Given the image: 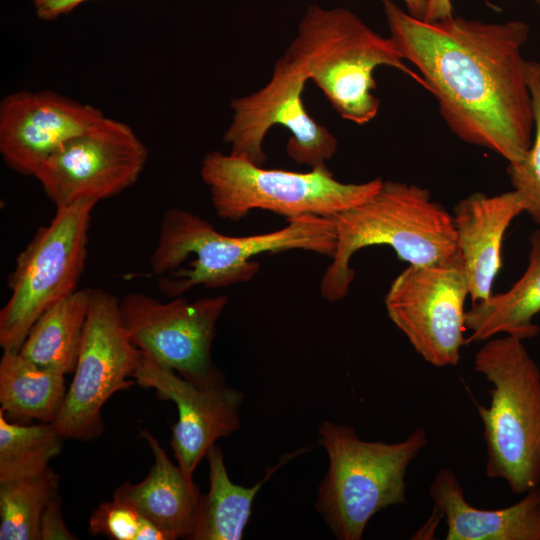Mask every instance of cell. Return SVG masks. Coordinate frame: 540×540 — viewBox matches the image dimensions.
Instances as JSON below:
<instances>
[{
    "instance_id": "6da1fadb",
    "label": "cell",
    "mask_w": 540,
    "mask_h": 540,
    "mask_svg": "<svg viewBox=\"0 0 540 540\" xmlns=\"http://www.w3.org/2000/svg\"><path fill=\"white\" fill-rule=\"evenodd\" d=\"M392 40L413 64L462 141L521 162L534 131L522 50L530 36L522 20L487 23L462 17L425 21L393 0H380Z\"/></svg>"
},
{
    "instance_id": "7a4b0ae2",
    "label": "cell",
    "mask_w": 540,
    "mask_h": 540,
    "mask_svg": "<svg viewBox=\"0 0 540 540\" xmlns=\"http://www.w3.org/2000/svg\"><path fill=\"white\" fill-rule=\"evenodd\" d=\"M336 232L327 217L304 215L287 220L272 232L227 236L199 215L180 208L167 210L150 266L164 296H182L195 286L222 288L250 281L261 254L303 250L332 258Z\"/></svg>"
},
{
    "instance_id": "3957f363",
    "label": "cell",
    "mask_w": 540,
    "mask_h": 540,
    "mask_svg": "<svg viewBox=\"0 0 540 540\" xmlns=\"http://www.w3.org/2000/svg\"><path fill=\"white\" fill-rule=\"evenodd\" d=\"M327 218L337 239L320 284L321 296L329 302L348 295L355 277L350 262L362 248L389 246L410 265L444 263L457 253L452 214L417 185L383 181L368 200Z\"/></svg>"
},
{
    "instance_id": "277c9868",
    "label": "cell",
    "mask_w": 540,
    "mask_h": 540,
    "mask_svg": "<svg viewBox=\"0 0 540 540\" xmlns=\"http://www.w3.org/2000/svg\"><path fill=\"white\" fill-rule=\"evenodd\" d=\"M286 51L302 64L338 114L357 125L369 123L379 111L380 100L372 93L377 68L400 70L425 88L392 40L346 8L310 5Z\"/></svg>"
},
{
    "instance_id": "5b68a950",
    "label": "cell",
    "mask_w": 540,
    "mask_h": 540,
    "mask_svg": "<svg viewBox=\"0 0 540 540\" xmlns=\"http://www.w3.org/2000/svg\"><path fill=\"white\" fill-rule=\"evenodd\" d=\"M319 435L329 465L315 508L335 538L360 540L375 514L407 503L408 467L428 444L427 432L418 427L399 442L367 441L353 426L325 420Z\"/></svg>"
},
{
    "instance_id": "8992f818",
    "label": "cell",
    "mask_w": 540,
    "mask_h": 540,
    "mask_svg": "<svg viewBox=\"0 0 540 540\" xmlns=\"http://www.w3.org/2000/svg\"><path fill=\"white\" fill-rule=\"evenodd\" d=\"M474 370L492 384L476 404L486 444V476L518 495L540 485V368L523 340L504 335L477 351Z\"/></svg>"
},
{
    "instance_id": "52a82bcc",
    "label": "cell",
    "mask_w": 540,
    "mask_h": 540,
    "mask_svg": "<svg viewBox=\"0 0 540 540\" xmlns=\"http://www.w3.org/2000/svg\"><path fill=\"white\" fill-rule=\"evenodd\" d=\"M200 175L219 218L239 221L260 209L286 220L315 215L330 217L373 196L383 180L362 183L337 180L327 165L308 172L266 169L250 160L212 151L203 158Z\"/></svg>"
},
{
    "instance_id": "ba28073f",
    "label": "cell",
    "mask_w": 540,
    "mask_h": 540,
    "mask_svg": "<svg viewBox=\"0 0 540 540\" xmlns=\"http://www.w3.org/2000/svg\"><path fill=\"white\" fill-rule=\"evenodd\" d=\"M95 204L57 208L18 255L9 276L10 297L0 311V346L19 352L29 330L50 306L77 290L85 268Z\"/></svg>"
},
{
    "instance_id": "9c48e42d",
    "label": "cell",
    "mask_w": 540,
    "mask_h": 540,
    "mask_svg": "<svg viewBox=\"0 0 540 540\" xmlns=\"http://www.w3.org/2000/svg\"><path fill=\"white\" fill-rule=\"evenodd\" d=\"M140 353L124 325L118 297L91 288L74 377L54 421L64 438L90 440L101 434V409L113 394L136 384L129 377Z\"/></svg>"
},
{
    "instance_id": "30bf717a",
    "label": "cell",
    "mask_w": 540,
    "mask_h": 540,
    "mask_svg": "<svg viewBox=\"0 0 540 540\" xmlns=\"http://www.w3.org/2000/svg\"><path fill=\"white\" fill-rule=\"evenodd\" d=\"M308 80L302 64L286 51L265 86L233 99L232 120L223 136L230 153L263 166L267 160L265 136L274 125H282L290 132L286 151L294 162L310 168L326 165L338 142L306 110L302 95Z\"/></svg>"
},
{
    "instance_id": "8fae6325",
    "label": "cell",
    "mask_w": 540,
    "mask_h": 540,
    "mask_svg": "<svg viewBox=\"0 0 540 540\" xmlns=\"http://www.w3.org/2000/svg\"><path fill=\"white\" fill-rule=\"evenodd\" d=\"M171 299L163 302L132 292L120 300L122 319L133 344L198 387L224 385L225 376L213 363L211 347L228 296Z\"/></svg>"
},
{
    "instance_id": "7c38bea8",
    "label": "cell",
    "mask_w": 540,
    "mask_h": 540,
    "mask_svg": "<svg viewBox=\"0 0 540 540\" xmlns=\"http://www.w3.org/2000/svg\"><path fill=\"white\" fill-rule=\"evenodd\" d=\"M148 150L126 123L104 116L50 155L34 177L57 208L97 204L131 187Z\"/></svg>"
},
{
    "instance_id": "4fadbf2b",
    "label": "cell",
    "mask_w": 540,
    "mask_h": 540,
    "mask_svg": "<svg viewBox=\"0 0 540 540\" xmlns=\"http://www.w3.org/2000/svg\"><path fill=\"white\" fill-rule=\"evenodd\" d=\"M469 286L457 255L432 265H408L385 296L389 319L414 350L436 367L456 366L465 345Z\"/></svg>"
},
{
    "instance_id": "5bb4252c",
    "label": "cell",
    "mask_w": 540,
    "mask_h": 540,
    "mask_svg": "<svg viewBox=\"0 0 540 540\" xmlns=\"http://www.w3.org/2000/svg\"><path fill=\"white\" fill-rule=\"evenodd\" d=\"M133 379L144 388L154 389L161 400L176 404L178 421L170 444L179 467L188 476L192 477L218 439L240 427L243 393L226 384L198 387L143 352Z\"/></svg>"
},
{
    "instance_id": "9a60e30c",
    "label": "cell",
    "mask_w": 540,
    "mask_h": 540,
    "mask_svg": "<svg viewBox=\"0 0 540 540\" xmlns=\"http://www.w3.org/2000/svg\"><path fill=\"white\" fill-rule=\"evenodd\" d=\"M101 109L51 90L17 91L0 102V153L12 170L34 176L60 146L104 117Z\"/></svg>"
},
{
    "instance_id": "2e32d148",
    "label": "cell",
    "mask_w": 540,
    "mask_h": 540,
    "mask_svg": "<svg viewBox=\"0 0 540 540\" xmlns=\"http://www.w3.org/2000/svg\"><path fill=\"white\" fill-rule=\"evenodd\" d=\"M524 212V203L513 189L492 196L474 192L453 207L456 255L473 304L492 295L502 265L504 235L512 221Z\"/></svg>"
},
{
    "instance_id": "e0dca14e",
    "label": "cell",
    "mask_w": 540,
    "mask_h": 540,
    "mask_svg": "<svg viewBox=\"0 0 540 540\" xmlns=\"http://www.w3.org/2000/svg\"><path fill=\"white\" fill-rule=\"evenodd\" d=\"M429 497L434 511L447 526V540H540V485L501 509H481L470 504L463 487L449 468L434 476Z\"/></svg>"
},
{
    "instance_id": "ac0fdd59",
    "label": "cell",
    "mask_w": 540,
    "mask_h": 540,
    "mask_svg": "<svg viewBox=\"0 0 540 540\" xmlns=\"http://www.w3.org/2000/svg\"><path fill=\"white\" fill-rule=\"evenodd\" d=\"M141 436L152 450L154 464L141 482H125L115 490L114 496L130 503L170 540L190 539L202 496L200 490L191 476L170 461L149 431H142Z\"/></svg>"
},
{
    "instance_id": "d6986e66",
    "label": "cell",
    "mask_w": 540,
    "mask_h": 540,
    "mask_svg": "<svg viewBox=\"0 0 540 540\" xmlns=\"http://www.w3.org/2000/svg\"><path fill=\"white\" fill-rule=\"evenodd\" d=\"M528 264L521 277L505 292L473 304L466 311L469 344L486 341L498 334L521 340L536 337L540 327L534 318L540 313V230L529 236Z\"/></svg>"
},
{
    "instance_id": "ffe728a7",
    "label": "cell",
    "mask_w": 540,
    "mask_h": 540,
    "mask_svg": "<svg viewBox=\"0 0 540 540\" xmlns=\"http://www.w3.org/2000/svg\"><path fill=\"white\" fill-rule=\"evenodd\" d=\"M302 452L303 450H298L284 455L276 465L267 468L260 481L251 487H245L231 481L222 450L215 444L207 454L209 490L201 496L190 540L242 539L257 493L280 467Z\"/></svg>"
},
{
    "instance_id": "44dd1931",
    "label": "cell",
    "mask_w": 540,
    "mask_h": 540,
    "mask_svg": "<svg viewBox=\"0 0 540 540\" xmlns=\"http://www.w3.org/2000/svg\"><path fill=\"white\" fill-rule=\"evenodd\" d=\"M91 288L76 290L35 321L19 353L43 368L73 373L83 340Z\"/></svg>"
},
{
    "instance_id": "7402d4cb",
    "label": "cell",
    "mask_w": 540,
    "mask_h": 540,
    "mask_svg": "<svg viewBox=\"0 0 540 540\" xmlns=\"http://www.w3.org/2000/svg\"><path fill=\"white\" fill-rule=\"evenodd\" d=\"M64 374L43 368L19 352L0 360V410L17 421L54 422L66 395Z\"/></svg>"
},
{
    "instance_id": "603a6c76",
    "label": "cell",
    "mask_w": 540,
    "mask_h": 540,
    "mask_svg": "<svg viewBox=\"0 0 540 540\" xmlns=\"http://www.w3.org/2000/svg\"><path fill=\"white\" fill-rule=\"evenodd\" d=\"M63 439L54 422H9L0 410V483L45 472L61 452Z\"/></svg>"
},
{
    "instance_id": "cb8c5ba5",
    "label": "cell",
    "mask_w": 540,
    "mask_h": 540,
    "mask_svg": "<svg viewBox=\"0 0 540 540\" xmlns=\"http://www.w3.org/2000/svg\"><path fill=\"white\" fill-rule=\"evenodd\" d=\"M58 489L59 477L50 467L37 476L0 483V539L40 540L43 512Z\"/></svg>"
},
{
    "instance_id": "d4e9b609",
    "label": "cell",
    "mask_w": 540,
    "mask_h": 540,
    "mask_svg": "<svg viewBox=\"0 0 540 540\" xmlns=\"http://www.w3.org/2000/svg\"><path fill=\"white\" fill-rule=\"evenodd\" d=\"M526 71L533 107V140L524 159L509 164L507 173L513 190L524 203L525 212L540 225V62L527 60Z\"/></svg>"
},
{
    "instance_id": "484cf974",
    "label": "cell",
    "mask_w": 540,
    "mask_h": 540,
    "mask_svg": "<svg viewBox=\"0 0 540 540\" xmlns=\"http://www.w3.org/2000/svg\"><path fill=\"white\" fill-rule=\"evenodd\" d=\"M141 514L127 501L113 496L91 514L88 531L113 540H135Z\"/></svg>"
},
{
    "instance_id": "4316f807",
    "label": "cell",
    "mask_w": 540,
    "mask_h": 540,
    "mask_svg": "<svg viewBox=\"0 0 540 540\" xmlns=\"http://www.w3.org/2000/svg\"><path fill=\"white\" fill-rule=\"evenodd\" d=\"M67 528L61 510V499L56 494L47 504L40 524V540H74Z\"/></svg>"
},
{
    "instance_id": "83f0119b",
    "label": "cell",
    "mask_w": 540,
    "mask_h": 540,
    "mask_svg": "<svg viewBox=\"0 0 540 540\" xmlns=\"http://www.w3.org/2000/svg\"><path fill=\"white\" fill-rule=\"evenodd\" d=\"M89 0H32L36 16L43 21H52L69 14Z\"/></svg>"
},
{
    "instance_id": "f1b7e54d",
    "label": "cell",
    "mask_w": 540,
    "mask_h": 540,
    "mask_svg": "<svg viewBox=\"0 0 540 540\" xmlns=\"http://www.w3.org/2000/svg\"><path fill=\"white\" fill-rule=\"evenodd\" d=\"M451 16H453L451 0H428L425 21H439Z\"/></svg>"
},
{
    "instance_id": "f546056e",
    "label": "cell",
    "mask_w": 540,
    "mask_h": 540,
    "mask_svg": "<svg viewBox=\"0 0 540 540\" xmlns=\"http://www.w3.org/2000/svg\"><path fill=\"white\" fill-rule=\"evenodd\" d=\"M135 540H170L154 522L141 515Z\"/></svg>"
},
{
    "instance_id": "4dcf8cb0",
    "label": "cell",
    "mask_w": 540,
    "mask_h": 540,
    "mask_svg": "<svg viewBox=\"0 0 540 540\" xmlns=\"http://www.w3.org/2000/svg\"><path fill=\"white\" fill-rule=\"evenodd\" d=\"M407 12L418 19L424 20L427 7H428V0H403Z\"/></svg>"
},
{
    "instance_id": "1f68e13d",
    "label": "cell",
    "mask_w": 540,
    "mask_h": 540,
    "mask_svg": "<svg viewBox=\"0 0 540 540\" xmlns=\"http://www.w3.org/2000/svg\"><path fill=\"white\" fill-rule=\"evenodd\" d=\"M533 1L540 6V0H533Z\"/></svg>"
}]
</instances>
